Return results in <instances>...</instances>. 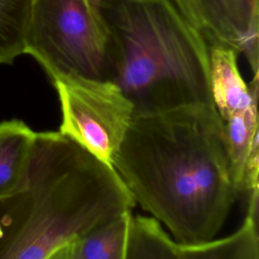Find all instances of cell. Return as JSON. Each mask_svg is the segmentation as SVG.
Returning <instances> with one entry per match:
<instances>
[{
	"mask_svg": "<svg viewBox=\"0 0 259 259\" xmlns=\"http://www.w3.org/2000/svg\"><path fill=\"white\" fill-rule=\"evenodd\" d=\"M112 167L179 245L214 239L241 195L212 102L135 111Z\"/></svg>",
	"mask_w": 259,
	"mask_h": 259,
	"instance_id": "1",
	"label": "cell"
},
{
	"mask_svg": "<svg viewBox=\"0 0 259 259\" xmlns=\"http://www.w3.org/2000/svg\"><path fill=\"white\" fill-rule=\"evenodd\" d=\"M94 1H95V2H96V1H97V0H94Z\"/></svg>",
	"mask_w": 259,
	"mask_h": 259,
	"instance_id": "15",
	"label": "cell"
},
{
	"mask_svg": "<svg viewBox=\"0 0 259 259\" xmlns=\"http://www.w3.org/2000/svg\"><path fill=\"white\" fill-rule=\"evenodd\" d=\"M45 259H73L72 258V242L56 249Z\"/></svg>",
	"mask_w": 259,
	"mask_h": 259,
	"instance_id": "14",
	"label": "cell"
},
{
	"mask_svg": "<svg viewBox=\"0 0 259 259\" xmlns=\"http://www.w3.org/2000/svg\"><path fill=\"white\" fill-rule=\"evenodd\" d=\"M125 259H179L178 244L152 217L133 214Z\"/></svg>",
	"mask_w": 259,
	"mask_h": 259,
	"instance_id": "11",
	"label": "cell"
},
{
	"mask_svg": "<svg viewBox=\"0 0 259 259\" xmlns=\"http://www.w3.org/2000/svg\"><path fill=\"white\" fill-rule=\"evenodd\" d=\"M24 54L52 82L65 77L110 81L111 38L94 0H31Z\"/></svg>",
	"mask_w": 259,
	"mask_h": 259,
	"instance_id": "4",
	"label": "cell"
},
{
	"mask_svg": "<svg viewBox=\"0 0 259 259\" xmlns=\"http://www.w3.org/2000/svg\"><path fill=\"white\" fill-rule=\"evenodd\" d=\"M31 0H0V64H12L25 52Z\"/></svg>",
	"mask_w": 259,
	"mask_h": 259,
	"instance_id": "12",
	"label": "cell"
},
{
	"mask_svg": "<svg viewBox=\"0 0 259 259\" xmlns=\"http://www.w3.org/2000/svg\"><path fill=\"white\" fill-rule=\"evenodd\" d=\"M132 211L93 229L72 242L73 259H125Z\"/></svg>",
	"mask_w": 259,
	"mask_h": 259,
	"instance_id": "10",
	"label": "cell"
},
{
	"mask_svg": "<svg viewBox=\"0 0 259 259\" xmlns=\"http://www.w3.org/2000/svg\"><path fill=\"white\" fill-rule=\"evenodd\" d=\"M111 38V76L135 111L212 102L208 45L172 0H97Z\"/></svg>",
	"mask_w": 259,
	"mask_h": 259,
	"instance_id": "3",
	"label": "cell"
},
{
	"mask_svg": "<svg viewBox=\"0 0 259 259\" xmlns=\"http://www.w3.org/2000/svg\"><path fill=\"white\" fill-rule=\"evenodd\" d=\"M35 136L20 119L0 122V199L24 185Z\"/></svg>",
	"mask_w": 259,
	"mask_h": 259,
	"instance_id": "8",
	"label": "cell"
},
{
	"mask_svg": "<svg viewBox=\"0 0 259 259\" xmlns=\"http://www.w3.org/2000/svg\"><path fill=\"white\" fill-rule=\"evenodd\" d=\"M53 84L61 105L59 133L112 167L133 119L134 103L108 80L65 77Z\"/></svg>",
	"mask_w": 259,
	"mask_h": 259,
	"instance_id": "5",
	"label": "cell"
},
{
	"mask_svg": "<svg viewBox=\"0 0 259 259\" xmlns=\"http://www.w3.org/2000/svg\"><path fill=\"white\" fill-rule=\"evenodd\" d=\"M183 17L196 29L203 33L204 25L196 0H172Z\"/></svg>",
	"mask_w": 259,
	"mask_h": 259,
	"instance_id": "13",
	"label": "cell"
},
{
	"mask_svg": "<svg viewBox=\"0 0 259 259\" xmlns=\"http://www.w3.org/2000/svg\"><path fill=\"white\" fill-rule=\"evenodd\" d=\"M135 205L113 167L59 132L36 133L24 185L0 199V259H45Z\"/></svg>",
	"mask_w": 259,
	"mask_h": 259,
	"instance_id": "2",
	"label": "cell"
},
{
	"mask_svg": "<svg viewBox=\"0 0 259 259\" xmlns=\"http://www.w3.org/2000/svg\"><path fill=\"white\" fill-rule=\"evenodd\" d=\"M179 259H259L258 220L246 215L238 230L221 239L179 245Z\"/></svg>",
	"mask_w": 259,
	"mask_h": 259,
	"instance_id": "9",
	"label": "cell"
},
{
	"mask_svg": "<svg viewBox=\"0 0 259 259\" xmlns=\"http://www.w3.org/2000/svg\"><path fill=\"white\" fill-rule=\"evenodd\" d=\"M206 39L243 53L258 76L259 0H196Z\"/></svg>",
	"mask_w": 259,
	"mask_h": 259,
	"instance_id": "6",
	"label": "cell"
},
{
	"mask_svg": "<svg viewBox=\"0 0 259 259\" xmlns=\"http://www.w3.org/2000/svg\"><path fill=\"white\" fill-rule=\"evenodd\" d=\"M206 41L210 95L221 118L226 119L234 113L257 105L258 76H254L250 83H246L238 67L239 53L221 41Z\"/></svg>",
	"mask_w": 259,
	"mask_h": 259,
	"instance_id": "7",
	"label": "cell"
}]
</instances>
